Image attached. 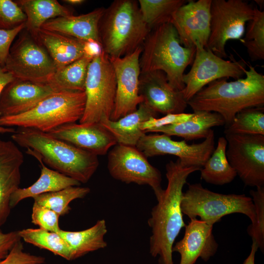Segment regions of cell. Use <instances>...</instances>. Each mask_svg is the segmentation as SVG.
Wrapping results in <instances>:
<instances>
[{
    "label": "cell",
    "mask_w": 264,
    "mask_h": 264,
    "mask_svg": "<svg viewBox=\"0 0 264 264\" xmlns=\"http://www.w3.org/2000/svg\"><path fill=\"white\" fill-rule=\"evenodd\" d=\"M201 169L184 167L178 159L166 165L167 186L156 198L157 203L148 220L152 231L150 253L154 257L159 256V264H174L172 248L181 229L186 226L180 207L183 187L188 176Z\"/></svg>",
    "instance_id": "obj_1"
},
{
    "label": "cell",
    "mask_w": 264,
    "mask_h": 264,
    "mask_svg": "<svg viewBox=\"0 0 264 264\" xmlns=\"http://www.w3.org/2000/svg\"><path fill=\"white\" fill-rule=\"evenodd\" d=\"M12 141L26 148V153L39 157L52 170L80 183L88 182L99 164L98 156L55 138L48 132L31 128H19Z\"/></svg>",
    "instance_id": "obj_2"
},
{
    "label": "cell",
    "mask_w": 264,
    "mask_h": 264,
    "mask_svg": "<svg viewBox=\"0 0 264 264\" xmlns=\"http://www.w3.org/2000/svg\"><path fill=\"white\" fill-rule=\"evenodd\" d=\"M246 65L245 77L228 82L227 78L215 80L198 91L187 101L195 111L204 110L220 114L228 126L241 110L263 107L264 75L250 64Z\"/></svg>",
    "instance_id": "obj_3"
},
{
    "label": "cell",
    "mask_w": 264,
    "mask_h": 264,
    "mask_svg": "<svg viewBox=\"0 0 264 264\" xmlns=\"http://www.w3.org/2000/svg\"><path fill=\"white\" fill-rule=\"evenodd\" d=\"M151 30L137 1L114 0L100 21L101 49L109 58L124 57L142 47Z\"/></svg>",
    "instance_id": "obj_4"
},
{
    "label": "cell",
    "mask_w": 264,
    "mask_h": 264,
    "mask_svg": "<svg viewBox=\"0 0 264 264\" xmlns=\"http://www.w3.org/2000/svg\"><path fill=\"white\" fill-rule=\"evenodd\" d=\"M196 48L181 45L177 33L171 23L152 29L142 46L139 63L141 72H164L170 85L182 91L183 76L186 67L193 61Z\"/></svg>",
    "instance_id": "obj_5"
},
{
    "label": "cell",
    "mask_w": 264,
    "mask_h": 264,
    "mask_svg": "<svg viewBox=\"0 0 264 264\" xmlns=\"http://www.w3.org/2000/svg\"><path fill=\"white\" fill-rule=\"evenodd\" d=\"M86 101L85 91L56 92L24 113L0 117V126L49 132L63 125L79 121L84 112Z\"/></svg>",
    "instance_id": "obj_6"
},
{
    "label": "cell",
    "mask_w": 264,
    "mask_h": 264,
    "mask_svg": "<svg viewBox=\"0 0 264 264\" xmlns=\"http://www.w3.org/2000/svg\"><path fill=\"white\" fill-rule=\"evenodd\" d=\"M180 207L183 214L190 219L200 220L212 225L222 217L233 213L247 216L253 224L256 221L255 208L251 198L244 194H223L206 189L200 183L189 184L183 193Z\"/></svg>",
    "instance_id": "obj_7"
},
{
    "label": "cell",
    "mask_w": 264,
    "mask_h": 264,
    "mask_svg": "<svg viewBox=\"0 0 264 264\" xmlns=\"http://www.w3.org/2000/svg\"><path fill=\"white\" fill-rule=\"evenodd\" d=\"M114 70L109 57L101 49L93 57L85 84L86 101L81 124L110 119L116 96Z\"/></svg>",
    "instance_id": "obj_8"
},
{
    "label": "cell",
    "mask_w": 264,
    "mask_h": 264,
    "mask_svg": "<svg viewBox=\"0 0 264 264\" xmlns=\"http://www.w3.org/2000/svg\"><path fill=\"white\" fill-rule=\"evenodd\" d=\"M24 30L11 45L3 68L15 79L47 84L57 68L45 48Z\"/></svg>",
    "instance_id": "obj_9"
},
{
    "label": "cell",
    "mask_w": 264,
    "mask_h": 264,
    "mask_svg": "<svg viewBox=\"0 0 264 264\" xmlns=\"http://www.w3.org/2000/svg\"><path fill=\"white\" fill-rule=\"evenodd\" d=\"M255 12V7L242 0H212L210 33L206 48L220 58H226V43L243 37L245 25Z\"/></svg>",
    "instance_id": "obj_10"
},
{
    "label": "cell",
    "mask_w": 264,
    "mask_h": 264,
    "mask_svg": "<svg viewBox=\"0 0 264 264\" xmlns=\"http://www.w3.org/2000/svg\"><path fill=\"white\" fill-rule=\"evenodd\" d=\"M246 63L242 59L225 60L207 48L197 46L192 67L184 74L185 85L181 91L184 99L188 101L198 91L210 83L222 78L235 80L245 75Z\"/></svg>",
    "instance_id": "obj_11"
},
{
    "label": "cell",
    "mask_w": 264,
    "mask_h": 264,
    "mask_svg": "<svg viewBox=\"0 0 264 264\" xmlns=\"http://www.w3.org/2000/svg\"><path fill=\"white\" fill-rule=\"evenodd\" d=\"M227 159L246 186L264 187V135L225 134Z\"/></svg>",
    "instance_id": "obj_12"
},
{
    "label": "cell",
    "mask_w": 264,
    "mask_h": 264,
    "mask_svg": "<svg viewBox=\"0 0 264 264\" xmlns=\"http://www.w3.org/2000/svg\"><path fill=\"white\" fill-rule=\"evenodd\" d=\"M108 169L114 179L130 184L147 185L156 198L162 193L160 172L135 146L116 144L109 152Z\"/></svg>",
    "instance_id": "obj_13"
},
{
    "label": "cell",
    "mask_w": 264,
    "mask_h": 264,
    "mask_svg": "<svg viewBox=\"0 0 264 264\" xmlns=\"http://www.w3.org/2000/svg\"><path fill=\"white\" fill-rule=\"evenodd\" d=\"M135 147L146 157L171 154L177 156L184 167L202 168L215 149V135L211 129L203 141L189 145L185 140L175 141L164 133L145 134Z\"/></svg>",
    "instance_id": "obj_14"
},
{
    "label": "cell",
    "mask_w": 264,
    "mask_h": 264,
    "mask_svg": "<svg viewBox=\"0 0 264 264\" xmlns=\"http://www.w3.org/2000/svg\"><path fill=\"white\" fill-rule=\"evenodd\" d=\"M142 47L120 58H109L116 81L114 106L110 119L116 121L136 110L143 102L139 93Z\"/></svg>",
    "instance_id": "obj_15"
},
{
    "label": "cell",
    "mask_w": 264,
    "mask_h": 264,
    "mask_svg": "<svg viewBox=\"0 0 264 264\" xmlns=\"http://www.w3.org/2000/svg\"><path fill=\"white\" fill-rule=\"evenodd\" d=\"M211 2L188 0L174 14L171 23L183 46L206 48L210 33Z\"/></svg>",
    "instance_id": "obj_16"
},
{
    "label": "cell",
    "mask_w": 264,
    "mask_h": 264,
    "mask_svg": "<svg viewBox=\"0 0 264 264\" xmlns=\"http://www.w3.org/2000/svg\"><path fill=\"white\" fill-rule=\"evenodd\" d=\"M139 93L143 102L157 113H182L188 105L182 91L170 85L166 74L162 71L141 72Z\"/></svg>",
    "instance_id": "obj_17"
},
{
    "label": "cell",
    "mask_w": 264,
    "mask_h": 264,
    "mask_svg": "<svg viewBox=\"0 0 264 264\" xmlns=\"http://www.w3.org/2000/svg\"><path fill=\"white\" fill-rule=\"evenodd\" d=\"M48 133L97 156L107 154L117 144L113 135L99 122L66 124Z\"/></svg>",
    "instance_id": "obj_18"
},
{
    "label": "cell",
    "mask_w": 264,
    "mask_h": 264,
    "mask_svg": "<svg viewBox=\"0 0 264 264\" xmlns=\"http://www.w3.org/2000/svg\"><path fill=\"white\" fill-rule=\"evenodd\" d=\"M56 92L46 84L15 79L5 86L0 95V117L24 113Z\"/></svg>",
    "instance_id": "obj_19"
},
{
    "label": "cell",
    "mask_w": 264,
    "mask_h": 264,
    "mask_svg": "<svg viewBox=\"0 0 264 264\" xmlns=\"http://www.w3.org/2000/svg\"><path fill=\"white\" fill-rule=\"evenodd\" d=\"M23 153L12 140L0 139V230L8 218L11 196L21 183Z\"/></svg>",
    "instance_id": "obj_20"
},
{
    "label": "cell",
    "mask_w": 264,
    "mask_h": 264,
    "mask_svg": "<svg viewBox=\"0 0 264 264\" xmlns=\"http://www.w3.org/2000/svg\"><path fill=\"white\" fill-rule=\"evenodd\" d=\"M213 226L197 218L190 219L183 237L172 248L173 252L180 255L179 264H194L199 257L207 262L215 254L219 245Z\"/></svg>",
    "instance_id": "obj_21"
},
{
    "label": "cell",
    "mask_w": 264,
    "mask_h": 264,
    "mask_svg": "<svg viewBox=\"0 0 264 264\" xmlns=\"http://www.w3.org/2000/svg\"><path fill=\"white\" fill-rule=\"evenodd\" d=\"M33 36L46 50L57 69L73 63L87 53L95 55L99 51L92 49L94 44L42 28Z\"/></svg>",
    "instance_id": "obj_22"
},
{
    "label": "cell",
    "mask_w": 264,
    "mask_h": 264,
    "mask_svg": "<svg viewBox=\"0 0 264 264\" xmlns=\"http://www.w3.org/2000/svg\"><path fill=\"white\" fill-rule=\"evenodd\" d=\"M105 10L100 7L79 16L57 17L46 22L41 28L95 44L101 48L99 24Z\"/></svg>",
    "instance_id": "obj_23"
},
{
    "label": "cell",
    "mask_w": 264,
    "mask_h": 264,
    "mask_svg": "<svg viewBox=\"0 0 264 264\" xmlns=\"http://www.w3.org/2000/svg\"><path fill=\"white\" fill-rule=\"evenodd\" d=\"M157 113L143 102L134 111L116 121L104 119L99 123L114 137L117 144L136 146L146 132L141 129V124Z\"/></svg>",
    "instance_id": "obj_24"
},
{
    "label": "cell",
    "mask_w": 264,
    "mask_h": 264,
    "mask_svg": "<svg viewBox=\"0 0 264 264\" xmlns=\"http://www.w3.org/2000/svg\"><path fill=\"white\" fill-rule=\"evenodd\" d=\"M225 124L222 117L217 112L204 110L195 111L191 117L182 123L169 125L147 131L162 132L169 136L175 135L192 140L205 138L211 128Z\"/></svg>",
    "instance_id": "obj_25"
},
{
    "label": "cell",
    "mask_w": 264,
    "mask_h": 264,
    "mask_svg": "<svg viewBox=\"0 0 264 264\" xmlns=\"http://www.w3.org/2000/svg\"><path fill=\"white\" fill-rule=\"evenodd\" d=\"M33 157L40 163V176L31 186L24 188H19L15 191L10 198L11 208L15 207L21 201L26 198H33L42 194L56 192L71 186H80L81 184L78 181L48 168L39 157Z\"/></svg>",
    "instance_id": "obj_26"
},
{
    "label": "cell",
    "mask_w": 264,
    "mask_h": 264,
    "mask_svg": "<svg viewBox=\"0 0 264 264\" xmlns=\"http://www.w3.org/2000/svg\"><path fill=\"white\" fill-rule=\"evenodd\" d=\"M26 17L25 29L34 35L47 21L59 17L73 15L68 7L56 0H15Z\"/></svg>",
    "instance_id": "obj_27"
},
{
    "label": "cell",
    "mask_w": 264,
    "mask_h": 264,
    "mask_svg": "<svg viewBox=\"0 0 264 264\" xmlns=\"http://www.w3.org/2000/svg\"><path fill=\"white\" fill-rule=\"evenodd\" d=\"M107 233L105 220H98L92 227L80 231L61 230L58 233L68 243L71 249V260L89 252L107 247L104 237Z\"/></svg>",
    "instance_id": "obj_28"
},
{
    "label": "cell",
    "mask_w": 264,
    "mask_h": 264,
    "mask_svg": "<svg viewBox=\"0 0 264 264\" xmlns=\"http://www.w3.org/2000/svg\"><path fill=\"white\" fill-rule=\"evenodd\" d=\"M95 55L87 53L58 69L48 83L56 91L84 92L89 65Z\"/></svg>",
    "instance_id": "obj_29"
},
{
    "label": "cell",
    "mask_w": 264,
    "mask_h": 264,
    "mask_svg": "<svg viewBox=\"0 0 264 264\" xmlns=\"http://www.w3.org/2000/svg\"><path fill=\"white\" fill-rule=\"evenodd\" d=\"M227 145L225 138L220 137L217 147L200 169L201 179L207 183L222 185L230 183L237 176L227 159Z\"/></svg>",
    "instance_id": "obj_30"
},
{
    "label": "cell",
    "mask_w": 264,
    "mask_h": 264,
    "mask_svg": "<svg viewBox=\"0 0 264 264\" xmlns=\"http://www.w3.org/2000/svg\"><path fill=\"white\" fill-rule=\"evenodd\" d=\"M188 0H139L143 19L151 30L163 24L171 23L177 10Z\"/></svg>",
    "instance_id": "obj_31"
},
{
    "label": "cell",
    "mask_w": 264,
    "mask_h": 264,
    "mask_svg": "<svg viewBox=\"0 0 264 264\" xmlns=\"http://www.w3.org/2000/svg\"><path fill=\"white\" fill-rule=\"evenodd\" d=\"M19 234L27 243L49 250L67 260H71V248L67 242L58 233L39 228L22 229L19 231Z\"/></svg>",
    "instance_id": "obj_32"
},
{
    "label": "cell",
    "mask_w": 264,
    "mask_h": 264,
    "mask_svg": "<svg viewBox=\"0 0 264 264\" xmlns=\"http://www.w3.org/2000/svg\"><path fill=\"white\" fill-rule=\"evenodd\" d=\"M89 192L88 187L71 186L56 192L42 194L33 198L34 202L54 211L61 216L69 213L71 201L83 198Z\"/></svg>",
    "instance_id": "obj_33"
},
{
    "label": "cell",
    "mask_w": 264,
    "mask_h": 264,
    "mask_svg": "<svg viewBox=\"0 0 264 264\" xmlns=\"http://www.w3.org/2000/svg\"><path fill=\"white\" fill-rule=\"evenodd\" d=\"M224 132L264 135V107H249L241 110L225 127Z\"/></svg>",
    "instance_id": "obj_34"
},
{
    "label": "cell",
    "mask_w": 264,
    "mask_h": 264,
    "mask_svg": "<svg viewBox=\"0 0 264 264\" xmlns=\"http://www.w3.org/2000/svg\"><path fill=\"white\" fill-rule=\"evenodd\" d=\"M252 61L264 59V11L255 7L253 18L247 22L244 36L240 40Z\"/></svg>",
    "instance_id": "obj_35"
},
{
    "label": "cell",
    "mask_w": 264,
    "mask_h": 264,
    "mask_svg": "<svg viewBox=\"0 0 264 264\" xmlns=\"http://www.w3.org/2000/svg\"><path fill=\"white\" fill-rule=\"evenodd\" d=\"M250 191V194L255 206V222L249 225L247 231L252 241L256 243L263 252L264 250V187L256 188Z\"/></svg>",
    "instance_id": "obj_36"
},
{
    "label": "cell",
    "mask_w": 264,
    "mask_h": 264,
    "mask_svg": "<svg viewBox=\"0 0 264 264\" xmlns=\"http://www.w3.org/2000/svg\"><path fill=\"white\" fill-rule=\"evenodd\" d=\"M26 21L25 14L15 1L0 0V29H12Z\"/></svg>",
    "instance_id": "obj_37"
},
{
    "label": "cell",
    "mask_w": 264,
    "mask_h": 264,
    "mask_svg": "<svg viewBox=\"0 0 264 264\" xmlns=\"http://www.w3.org/2000/svg\"><path fill=\"white\" fill-rule=\"evenodd\" d=\"M59 217L54 211L34 202L31 221L40 228L58 234L61 230L59 225Z\"/></svg>",
    "instance_id": "obj_38"
},
{
    "label": "cell",
    "mask_w": 264,
    "mask_h": 264,
    "mask_svg": "<svg viewBox=\"0 0 264 264\" xmlns=\"http://www.w3.org/2000/svg\"><path fill=\"white\" fill-rule=\"evenodd\" d=\"M45 258L32 255L24 251L23 243L21 240L17 242L0 264H43Z\"/></svg>",
    "instance_id": "obj_39"
},
{
    "label": "cell",
    "mask_w": 264,
    "mask_h": 264,
    "mask_svg": "<svg viewBox=\"0 0 264 264\" xmlns=\"http://www.w3.org/2000/svg\"><path fill=\"white\" fill-rule=\"evenodd\" d=\"M192 115V113L182 112L168 114L159 118L152 117L141 124V129L146 132L147 131L153 129L182 123L189 119Z\"/></svg>",
    "instance_id": "obj_40"
},
{
    "label": "cell",
    "mask_w": 264,
    "mask_h": 264,
    "mask_svg": "<svg viewBox=\"0 0 264 264\" xmlns=\"http://www.w3.org/2000/svg\"><path fill=\"white\" fill-rule=\"evenodd\" d=\"M25 23L12 29H0V66L1 67H4L14 40L25 28Z\"/></svg>",
    "instance_id": "obj_41"
},
{
    "label": "cell",
    "mask_w": 264,
    "mask_h": 264,
    "mask_svg": "<svg viewBox=\"0 0 264 264\" xmlns=\"http://www.w3.org/2000/svg\"><path fill=\"white\" fill-rule=\"evenodd\" d=\"M21 240L19 231L5 233L0 230V261L7 257L15 244Z\"/></svg>",
    "instance_id": "obj_42"
},
{
    "label": "cell",
    "mask_w": 264,
    "mask_h": 264,
    "mask_svg": "<svg viewBox=\"0 0 264 264\" xmlns=\"http://www.w3.org/2000/svg\"><path fill=\"white\" fill-rule=\"evenodd\" d=\"M14 79L15 78L11 73L0 66V95L5 86Z\"/></svg>",
    "instance_id": "obj_43"
},
{
    "label": "cell",
    "mask_w": 264,
    "mask_h": 264,
    "mask_svg": "<svg viewBox=\"0 0 264 264\" xmlns=\"http://www.w3.org/2000/svg\"><path fill=\"white\" fill-rule=\"evenodd\" d=\"M258 249V247L256 243L254 241H252L250 253L244 261L243 264H255V257Z\"/></svg>",
    "instance_id": "obj_44"
},
{
    "label": "cell",
    "mask_w": 264,
    "mask_h": 264,
    "mask_svg": "<svg viewBox=\"0 0 264 264\" xmlns=\"http://www.w3.org/2000/svg\"><path fill=\"white\" fill-rule=\"evenodd\" d=\"M63 1L71 5H80L84 3L86 1L84 0H63Z\"/></svg>",
    "instance_id": "obj_45"
},
{
    "label": "cell",
    "mask_w": 264,
    "mask_h": 264,
    "mask_svg": "<svg viewBox=\"0 0 264 264\" xmlns=\"http://www.w3.org/2000/svg\"><path fill=\"white\" fill-rule=\"evenodd\" d=\"M15 132V130L13 128L4 127L0 126V133H14Z\"/></svg>",
    "instance_id": "obj_46"
},
{
    "label": "cell",
    "mask_w": 264,
    "mask_h": 264,
    "mask_svg": "<svg viewBox=\"0 0 264 264\" xmlns=\"http://www.w3.org/2000/svg\"><path fill=\"white\" fill-rule=\"evenodd\" d=\"M254 1L260 7L261 10H262V8L264 7V1L263 0H255Z\"/></svg>",
    "instance_id": "obj_47"
}]
</instances>
